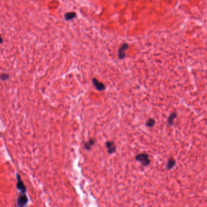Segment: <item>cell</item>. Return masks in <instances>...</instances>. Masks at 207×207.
Wrapping results in <instances>:
<instances>
[{"mask_svg":"<svg viewBox=\"0 0 207 207\" xmlns=\"http://www.w3.org/2000/svg\"><path fill=\"white\" fill-rule=\"evenodd\" d=\"M177 116H178V114L177 112H173L171 113L170 115V116L169 117H168V123L169 124L170 126H172L173 125V123H174V120L177 118Z\"/></svg>","mask_w":207,"mask_h":207,"instance_id":"cell-8","label":"cell"},{"mask_svg":"<svg viewBox=\"0 0 207 207\" xmlns=\"http://www.w3.org/2000/svg\"><path fill=\"white\" fill-rule=\"evenodd\" d=\"M17 189L22 194H25L26 192V187L25 185L23 182L22 181L21 177L18 174H17Z\"/></svg>","mask_w":207,"mask_h":207,"instance_id":"cell-3","label":"cell"},{"mask_svg":"<svg viewBox=\"0 0 207 207\" xmlns=\"http://www.w3.org/2000/svg\"><path fill=\"white\" fill-rule=\"evenodd\" d=\"M93 83L94 86L95 87V88L100 91H104L105 89V85L103 83H101L98 81V80L97 79H96L95 78H94L93 79Z\"/></svg>","mask_w":207,"mask_h":207,"instance_id":"cell-6","label":"cell"},{"mask_svg":"<svg viewBox=\"0 0 207 207\" xmlns=\"http://www.w3.org/2000/svg\"><path fill=\"white\" fill-rule=\"evenodd\" d=\"M95 143V140L94 139H91L88 142L85 143V148L86 150H89L92 146H93Z\"/></svg>","mask_w":207,"mask_h":207,"instance_id":"cell-9","label":"cell"},{"mask_svg":"<svg viewBox=\"0 0 207 207\" xmlns=\"http://www.w3.org/2000/svg\"><path fill=\"white\" fill-rule=\"evenodd\" d=\"M106 147L108 149V152L109 154H112L116 151V146L112 141H108L106 143Z\"/></svg>","mask_w":207,"mask_h":207,"instance_id":"cell-5","label":"cell"},{"mask_svg":"<svg viewBox=\"0 0 207 207\" xmlns=\"http://www.w3.org/2000/svg\"><path fill=\"white\" fill-rule=\"evenodd\" d=\"M176 164V162L175 159H174L173 158H171L168 161V163L166 164V168L167 170H171L175 166Z\"/></svg>","mask_w":207,"mask_h":207,"instance_id":"cell-7","label":"cell"},{"mask_svg":"<svg viewBox=\"0 0 207 207\" xmlns=\"http://www.w3.org/2000/svg\"><path fill=\"white\" fill-rule=\"evenodd\" d=\"M75 17V13L74 12H71V13H67L66 15V18L67 20H71L73 18H74Z\"/></svg>","mask_w":207,"mask_h":207,"instance_id":"cell-11","label":"cell"},{"mask_svg":"<svg viewBox=\"0 0 207 207\" xmlns=\"http://www.w3.org/2000/svg\"><path fill=\"white\" fill-rule=\"evenodd\" d=\"M129 45L127 43H124L121 45V46L119 48L118 52V57L120 59H123L126 55L125 52L128 49Z\"/></svg>","mask_w":207,"mask_h":207,"instance_id":"cell-4","label":"cell"},{"mask_svg":"<svg viewBox=\"0 0 207 207\" xmlns=\"http://www.w3.org/2000/svg\"><path fill=\"white\" fill-rule=\"evenodd\" d=\"M154 125H155V120L153 119H148L146 123V125L149 128L152 127Z\"/></svg>","mask_w":207,"mask_h":207,"instance_id":"cell-10","label":"cell"},{"mask_svg":"<svg viewBox=\"0 0 207 207\" xmlns=\"http://www.w3.org/2000/svg\"><path fill=\"white\" fill-rule=\"evenodd\" d=\"M29 202V199L26 194H21L17 199L18 207H25Z\"/></svg>","mask_w":207,"mask_h":207,"instance_id":"cell-2","label":"cell"},{"mask_svg":"<svg viewBox=\"0 0 207 207\" xmlns=\"http://www.w3.org/2000/svg\"><path fill=\"white\" fill-rule=\"evenodd\" d=\"M135 160L137 162H140L141 164L144 166H147L150 163V159L148 154L142 153V154H138L135 156Z\"/></svg>","mask_w":207,"mask_h":207,"instance_id":"cell-1","label":"cell"}]
</instances>
